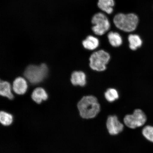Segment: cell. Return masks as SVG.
I'll return each instance as SVG.
<instances>
[{
	"instance_id": "cell-2",
	"label": "cell",
	"mask_w": 153,
	"mask_h": 153,
	"mask_svg": "<svg viewBox=\"0 0 153 153\" xmlns=\"http://www.w3.org/2000/svg\"><path fill=\"white\" fill-rule=\"evenodd\" d=\"M113 21L114 26L118 29L126 32H131L136 29L139 18L134 13L124 14L121 13L115 15Z\"/></svg>"
},
{
	"instance_id": "cell-12",
	"label": "cell",
	"mask_w": 153,
	"mask_h": 153,
	"mask_svg": "<svg viewBox=\"0 0 153 153\" xmlns=\"http://www.w3.org/2000/svg\"><path fill=\"white\" fill-rule=\"evenodd\" d=\"M31 97L34 102L38 104H40L43 101L47 100L48 95L43 88H37L34 89L32 92Z\"/></svg>"
},
{
	"instance_id": "cell-6",
	"label": "cell",
	"mask_w": 153,
	"mask_h": 153,
	"mask_svg": "<svg viewBox=\"0 0 153 153\" xmlns=\"http://www.w3.org/2000/svg\"><path fill=\"white\" fill-rule=\"evenodd\" d=\"M147 117L145 113L140 109L134 111L133 114H127L124 118V122L127 127L135 129L141 127L146 123Z\"/></svg>"
},
{
	"instance_id": "cell-7",
	"label": "cell",
	"mask_w": 153,
	"mask_h": 153,
	"mask_svg": "<svg viewBox=\"0 0 153 153\" xmlns=\"http://www.w3.org/2000/svg\"><path fill=\"white\" fill-rule=\"evenodd\" d=\"M106 127L110 134L115 135L121 132L124 128V126L114 115L108 116L106 122Z\"/></svg>"
},
{
	"instance_id": "cell-15",
	"label": "cell",
	"mask_w": 153,
	"mask_h": 153,
	"mask_svg": "<svg viewBox=\"0 0 153 153\" xmlns=\"http://www.w3.org/2000/svg\"><path fill=\"white\" fill-rule=\"evenodd\" d=\"M0 94L2 96L12 100L14 98L10 84L7 81H1L0 82Z\"/></svg>"
},
{
	"instance_id": "cell-8",
	"label": "cell",
	"mask_w": 153,
	"mask_h": 153,
	"mask_svg": "<svg viewBox=\"0 0 153 153\" xmlns=\"http://www.w3.org/2000/svg\"><path fill=\"white\" fill-rule=\"evenodd\" d=\"M27 84L25 79L22 77L17 78L13 82V90L17 94H24L27 90Z\"/></svg>"
},
{
	"instance_id": "cell-11",
	"label": "cell",
	"mask_w": 153,
	"mask_h": 153,
	"mask_svg": "<svg viewBox=\"0 0 153 153\" xmlns=\"http://www.w3.org/2000/svg\"><path fill=\"white\" fill-rule=\"evenodd\" d=\"M99 44L98 38L92 35L88 36L82 42L84 48L89 51H93L96 49L99 46Z\"/></svg>"
},
{
	"instance_id": "cell-17",
	"label": "cell",
	"mask_w": 153,
	"mask_h": 153,
	"mask_svg": "<svg viewBox=\"0 0 153 153\" xmlns=\"http://www.w3.org/2000/svg\"><path fill=\"white\" fill-rule=\"evenodd\" d=\"M105 97L108 102H113L119 98V95L116 89L110 88L105 92Z\"/></svg>"
},
{
	"instance_id": "cell-3",
	"label": "cell",
	"mask_w": 153,
	"mask_h": 153,
	"mask_svg": "<svg viewBox=\"0 0 153 153\" xmlns=\"http://www.w3.org/2000/svg\"><path fill=\"white\" fill-rule=\"evenodd\" d=\"M48 69L47 65H30L25 70L24 75L30 83L35 85L42 81L47 77Z\"/></svg>"
},
{
	"instance_id": "cell-18",
	"label": "cell",
	"mask_w": 153,
	"mask_h": 153,
	"mask_svg": "<svg viewBox=\"0 0 153 153\" xmlns=\"http://www.w3.org/2000/svg\"><path fill=\"white\" fill-rule=\"evenodd\" d=\"M142 134L145 138L153 143V126H145L143 129Z\"/></svg>"
},
{
	"instance_id": "cell-9",
	"label": "cell",
	"mask_w": 153,
	"mask_h": 153,
	"mask_svg": "<svg viewBox=\"0 0 153 153\" xmlns=\"http://www.w3.org/2000/svg\"><path fill=\"white\" fill-rule=\"evenodd\" d=\"M71 81L73 85L83 87L87 83L85 74L81 71H74L71 74Z\"/></svg>"
},
{
	"instance_id": "cell-16",
	"label": "cell",
	"mask_w": 153,
	"mask_h": 153,
	"mask_svg": "<svg viewBox=\"0 0 153 153\" xmlns=\"http://www.w3.org/2000/svg\"><path fill=\"white\" fill-rule=\"evenodd\" d=\"M14 118L10 114L4 111L0 112V123L3 127H8L14 123Z\"/></svg>"
},
{
	"instance_id": "cell-4",
	"label": "cell",
	"mask_w": 153,
	"mask_h": 153,
	"mask_svg": "<svg viewBox=\"0 0 153 153\" xmlns=\"http://www.w3.org/2000/svg\"><path fill=\"white\" fill-rule=\"evenodd\" d=\"M91 30L95 35L101 36L108 32L111 24L108 17L104 13L98 12L93 15L91 19Z\"/></svg>"
},
{
	"instance_id": "cell-14",
	"label": "cell",
	"mask_w": 153,
	"mask_h": 153,
	"mask_svg": "<svg viewBox=\"0 0 153 153\" xmlns=\"http://www.w3.org/2000/svg\"><path fill=\"white\" fill-rule=\"evenodd\" d=\"M109 42L113 47H118L123 43L121 35L117 32L110 31L108 34Z\"/></svg>"
},
{
	"instance_id": "cell-10",
	"label": "cell",
	"mask_w": 153,
	"mask_h": 153,
	"mask_svg": "<svg viewBox=\"0 0 153 153\" xmlns=\"http://www.w3.org/2000/svg\"><path fill=\"white\" fill-rule=\"evenodd\" d=\"M115 4L114 0H98L97 6L101 11L110 15L114 12Z\"/></svg>"
},
{
	"instance_id": "cell-5",
	"label": "cell",
	"mask_w": 153,
	"mask_h": 153,
	"mask_svg": "<svg viewBox=\"0 0 153 153\" xmlns=\"http://www.w3.org/2000/svg\"><path fill=\"white\" fill-rule=\"evenodd\" d=\"M110 57L109 53L103 50L95 51L90 57L89 66L91 69L96 71H104L106 69Z\"/></svg>"
},
{
	"instance_id": "cell-1",
	"label": "cell",
	"mask_w": 153,
	"mask_h": 153,
	"mask_svg": "<svg viewBox=\"0 0 153 153\" xmlns=\"http://www.w3.org/2000/svg\"><path fill=\"white\" fill-rule=\"evenodd\" d=\"M81 117L89 119L95 117L100 110V106L96 97L93 95L83 97L77 104Z\"/></svg>"
},
{
	"instance_id": "cell-13",
	"label": "cell",
	"mask_w": 153,
	"mask_h": 153,
	"mask_svg": "<svg viewBox=\"0 0 153 153\" xmlns=\"http://www.w3.org/2000/svg\"><path fill=\"white\" fill-rule=\"evenodd\" d=\"M130 49L136 51L142 45L143 41L140 36L138 34H131L128 36Z\"/></svg>"
}]
</instances>
